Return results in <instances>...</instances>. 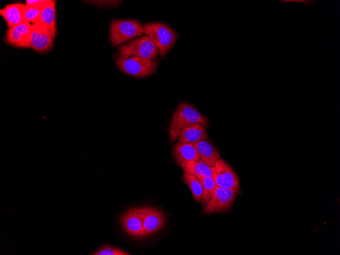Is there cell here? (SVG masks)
Instances as JSON below:
<instances>
[{
  "mask_svg": "<svg viewBox=\"0 0 340 255\" xmlns=\"http://www.w3.org/2000/svg\"><path fill=\"white\" fill-rule=\"evenodd\" d=\"M200 123L205 127L208 125L207 118L202 115L192 104L181 103L173 115L168 127L169 140L171 143L177 140L182 130L186 126Z\"/></svg>",
  "mask_w": 340,
  "mask_h": 255,
  "instance_id": "cell-1",
  "label": "cell"
},
{
  "mask_svg": "<svg viewBox=\"0 0 340 255\" xmlns=\"http://www.w3.org/2000/svg\"><path fill=\"white\" fill-rule=\"evenodd\" d=\"M144 33V25L139 20L114 19L110 23L109 39L113 47L143 36Z\"/></svg>",
  "mask_w": 340,
  "mask_h": 255,
  "instance_id": "cell-2",
  "label": "cell"
},
{
  "mask_svg": "<svg viewBox=\"0 0 340 255\" xmlns=\"http://www.w3.org/2000/svg\"><path fill=\"white\" fill-rule=\"evenodd\" d=\"M144 33L155 44L159 54L163 58L176 41L178 35L167 25L161 22H147L144 24Z\"/></svg>",
  "mask_w": 340,
  "mask_h": 255,
  "instance_id": "cell-3",
  "label": "cell"
},
{
  "mask_svg": "<svg viewBox=\"0 0 340 255\" xmlns=\"http://www.w3.org/2000/svg\"><path fill=\"white\" fill-rule=\"evenodd\" d=\"M116 63L121 71L136 77H144L152 74L158 65L157 60L130 55L117 56Z\"/></svg>",
  "mask_w": 340,
  "mask_h": 255,
  "instance_id": "cell-4",
  "label": "cell"
},
{
  "mask_svg": "<svg viewBox=\"0 0 340 255\" xmlns=\"http://www.w3.org/2000/svg\"><path fill=\"white\" fill-rule=\"evenodd\" d=\"M119 55H135L155 60L159 54L157 47L146 36L134 39L120 46L117 49Z\"/></svg>",
  "mask_w": 340,
  "mask_h": 255,
  "instance_id": "cell-5",
  "label": "cell"
},
{
  "mask_svg": "<svg viewBox=\"0 0 340 255\" xmlns=\"http://www.w3.org/2000/svg\"><path fill=\"white\" fill-rule=\"evenodd\" d=\"M238 194L234 189L216 185L210 200L204 207L203 214H210L230 209Z\"/></svg>",
  "mask_w": 340,
  "mask_h": 255,
  "instance_id": "cell-6",
  "label": "cell"
},
{
  "mask_svg": "<svg viewBox=\"0 0 340 255\" xmlns=\"http://www.w3.org/2000/svg\"><path fill=\"white\" fill-rule=\"evenodd\" d=\"M213 178L217 186L233 188L239 194L240 182L239 178L232 167L221 158L218 159L214 166L211 167Z\"/></svg>",
  "mask_w": 340,
  "mask_h": 255,
  "instance_id": "cell-7",
  "label": "cell"
},
{
  "mask_svg": "<svg viewBox=\"0 0 340 255\" xmlns=\"http://www.w3.org/2000/svg\"><path fill=\"white\" fill-rule=\"evenodd\" d=\"M142 218L144 237L162 229L166 222L165 215L160 209L153 207L139 208Z\"/></svg>",
  "mask_w": 340,
  "mask_h": 255,
  "instance_id": "cell-8",
  "label": "cell"
},
{
  "mask_svg": "<svg viewBox=\"0 0 340 255\" xmlns=\"http://www.w3.org/2000/svg\"><path fill=\"white\" fill-rule=\"evenodd\" d=\"M123 230L130 236L137 238L144 237L142 218L139 208L129 209L120 217Z\"/></svg>",
  "mask_w": 340,
  "mask_h": 255,
  "instance_id": "cell-9",
  "label": "cell"
},
{
  "mask_svg": "<svg viewBox=\"0 0 340 255\" xmlns=\"http://www.w3.org/2000/svg\"><path fill=\"white\" fill-rule=\"evenodd\" d=\"M54 38L47 28L40 21L32 25L30 45L38 52L48 50L52 45Z\"/></svg>",
  "mask_w": 340,
  "mask_h": 255,
  "instance_id": "cell-10",
  "label": "cell"
},
{
  "mask_svg": "<svg viewBox=\"0 0 340 255\" xmlns=\"http://www.w3.org/2000/svg\"><path fill=\"white\" fill-rule=\"evenodd\" d=\"M32 25L24 21L11 27L7 33L6 39L11 45L17 47H30Z\"/></svg>",
  "mask_w": 340,
  "mask_h": 255,
  "instance_id": "cell-11",
  "label": "cell"
},
{
  "mask_svg": "<svg viewBox=\"0 0 340 255\" xmlns=\"http://www.w3.org/2000/svg\"><path fill=\"white\" fill-rule=\"evenodd\" d=\"M207 138L208 134L206 127L200 123H194L185 127L177 140L180 143L193 145Z\"/></svg>",
  "mask_w": 340,
  "mask_h": 255,
  "instance_id": "cell-12",
  "label": "cell"
},
{
  "mask_svg": "<svg viewBox=\"0 0 340 255\" xmlns=\"http://www.w3.org/2000/svg\"><path fill=\"white\" fill-rule=\"evenodd\" d=\"M174 159L180 167L187 162L198 160V155L194 146L192 144L177 142L172 150Z\"/></svg>",
  "mask_w": 340,
  "mask_h": 255,
  "instance_id": "cell-13",
  "label": "cell"
},
{
  "mask_svg": "<svg viewBox=\"0 0 340 255\" xmlns=\"http://www.w3.org/2000/svg\"><path fill=\"white\" fill-rule=\"evenodd\" d=\"M193 145L197 151L198 160L210 166H214L216 161L220 158L217 150L205 140L199 141Z\"/></svg>",
  "mask_w": 340,
  "mask_h": 255,
  "instance_id": "cell-14",
  "label": "cell"
},
{
  "mask_svg": "<svg viewBox=\"0 0 340 255\" xmlns=\"http://www.w3.org/2000/svg\"><path fill=\"white\" fill-rule=\"evenodd\" d=\"M24 5L21 3H14L7 5L0 10L1 14L5 19L10 28L23 22Z\"/></svg>",
  "mask_w": 340,
  "mask_h": 255,
  "instance_id": "cell-15",
  "label": "cell"
},
{
  "mask_svg": "<svg viewBox=\"0 0 340 255\" xmlns=\"http://www.w3.org/2000/svg\"><path fill=\"white\" fill-rule=\"evenodd\" d=\"M55 6V1H50L42 9L40 19L38 21L45 26L54 38L56 34Z\"/></svg>",
  "mask_w": 340,
  "mask_h": 255,
  "instance_id": "cell-16",
  "label": "cell"
},
{
  "mask_svg": "<svg viewBox=\"0 0 340 255\" xmlns=\"http://www.w3.org/2000/svg\"><path fill=\"white\" fill-rule=\"evenodd\" d=\"M181 168L184 173L196 177L213 176L211 166L199 160L189 161Z\"/></svg>",
  "mask_w": 340,
  "mask_h": 255,
  "instance_id": "cell-17",
  "label": "cell"
},
{
  "mask_svg": "<svg viewBox=\"0 0 340 255\" xmlns=\"http://www.w3.org/2000/svg\"><path fill=\"white\" fill-rule=\"evenodd\" d=\"M182 182L189 187L193 199L196 202H200L202 196L203 188L199 178L184 173L183 175Z\"/></svg>",
  "mask_w": 340,
  "mask_h": 255,
  "instance_id": "cell-18",
  "label": "cell"
},
{
  "mask_svg": "<svg viewBox=\"0 0 340 255\" xmlns=\"http://www.w3.org/2000/svg\"><path fill=\"white\" fill-rule=\"evenodd\" d=\"M200 180L203 188V192L201 200V203L204 207L210 200L213 192L216 186L215 182L211 176H198Z\"/></svg>",
  "mask_w": 340,
  "mask_h": 255,
  "instance_id": "cell-19",
  "label": "cell"
},
{
  "mask_svg": "<svg viewBox=\"0 0 340 255\" xmlns=\"http://www.w3.org/2000/svg\"><path fill=\"white\" fill-rule=\"evenodd\" d=\"M89 254L93 255H130V253L116 246L103 243L94 252Z\"/></svg>",
  "mask_w": 340,
  "mask_h": 255,
  "instance_id": "cell-20",
  "label": "cell"
},
{
  "mask_svg": "<svg viewBox=\"0 0 340 255\" xmlns=\"http://www.w3.org/2000/svg\"><path fill=\"white\" fill-rule=\"evenodd\" d=\"M41 8L31 5H25L23 9V18L25 21L35 23L40 17Z\"/></svg>",
  "mask_w": 340,
  "mask_h": 255,
  "instance_id": "cell-21",
  "label": "cell"
},
{
  "mask_svg": "<svg viewBox=\"0 0 340 255\" xmlns=\"http://www.w3.org/2000/svg\"><path fill=\"white\" fill-rule=\"evenodd\" d=\"M84 2L99 7L111 8L118 7L122 2L121 1H86Z\"/></svg>",
  "mask_w": 340,
  "mask_h": 255,
  "instance_id": "cell-22",
  "label": "cell"
},
{
  "mask_svg": "<svg viewBox=\"0 0 340 255\" xmlns=\"http://www.w3.org/2000/svg\"><path fill=\"white\" fill-rule=\"evenodd\" d=\"M50 1V0H27L26 1V5L37 6L43 8L49 3Z\"/></svg>",
  "mask_w": 340,
  "mask_h": 255,
  "instance_id": "cell-23",
  "label": "cell"
},
{
  "mask_svg": "<svg viewBox=\"0 0 340 255\" xmlns=\"http://www.w3.org/2000/svg\"><path fill=\"white\" fill-rule=\"evenodd\" d=\"M316 1H310V0H281L279 1L280 3H291V2H299L303 3L306 7L313 4L315 3Z\"/></svg>",
  "mask_w": 340,
  "mask_h": 255,
  "instance_id": "cell-24",
  "label": "cell"
}]
</instances>
